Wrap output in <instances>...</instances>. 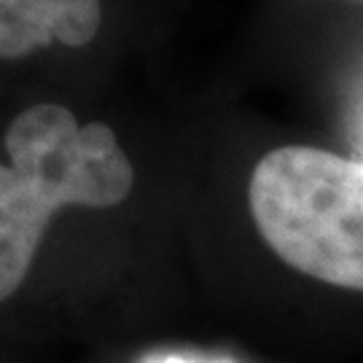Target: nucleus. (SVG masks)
I'll return each instance as SVG.
<instances>
[{
    "instance_id": "nucleus-1",
    "label": "nucleus",
    "mask_w": 363,
    "mask_h": 363,
    "mask_svg": "<svg viewBox=\"0 0 363 363\" xmlns=\"http://www.w3.org/2000/svg\"><path fill=\"white\" fill-rule=\"evenodd\" d=\"M0 162V301L25 283L52 220L65 208L105 210L132 194L135 167L105 121L57 100L25 105L3 135Z\"/></svg>"
},
{
    "instance_id": "nucleus-2",
    "label": "nucleus",
    "mask_w": 363,
    "mask_h": 363,
    "mask_svg": "<svg viewBox=\"0 0 363 363\" xmlns=\"http://www.w3.org/2000/svg\"><path fill=\"white\" fill-rule=\"evenodd\" d=\"M247 202L277 259L320 283L363 291V162L280 145L253 167Z\"/></svg>"
},
{
    "instance_id": "nucleus-3",
    "label": "nucleus",
    "mask_w": 363,
    "mask_h": 363,
    "mask_svg": "<svg viewBox=\"0 0 363 363\" xmlns=\"http://www.w3.org/2000/svg\"><path fill=\"white\" fill-rule=\"evenodd\" d=\"M103 0H0V62L81 52L103 30Z\"/></svg>"
},
{
    "instance_id": "nucleus-4",
    "label": "nucleus",
    "mask_w": 363,
    "mask_h": 363,
    "mask_svg": "<svg viewBox=\"0 0 363 363\" xmlns=\"http://www.w3.org/2000/svg\"><path fill=\"white\" fill-rule=\"evenodd\" d=\"M145 363H199V361H186V358H151ZM216 363H229V361H216Z\"/></svg>"
},
{
    "instance_id": "nucleus-5",
    "label": "nucleus",
    "mask_w": 363,
    "mask_h": 363,
    "mask_svg": "<svg viewBox=\"0 0 363 363\" xmlns=\"http://www.w3.org/2000/svg\"><path fill=\"white\" fill-rule=\"evenodd\" d=\"M361 3H363V0H361Z\"/></svg>"
}]
</instances>
